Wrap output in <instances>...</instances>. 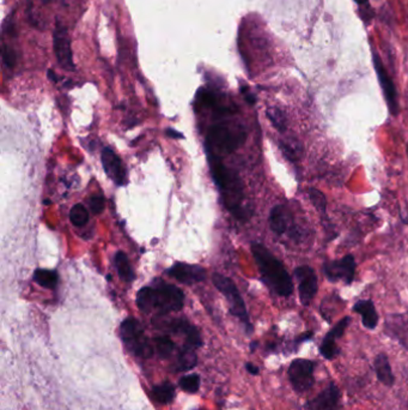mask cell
Listing matches in <instances>:
<instances>
[{"label":"cell","mask_w":408,"mask_h":410,"mask_svg":"<svg viewBox=\"0 0 408 410\" xmlns=\"http://www.w3.org/2000/svg\"><path fill=\"white\" fill-rule=\"evenodd\" d=\"M206 151L210 171L212 174L213 181L221 191L223 203L228 210L233 213L235 218H238V220H246L249 213L243 205L245 193L240 176L223 164L221 156L217 155L208 149H206Z\"/></svg>","instance_id":"1"},{"label":"cell","mask_w":408,"mask_h":410,"mask_svg":"<svg viewBox=\"0 0 408 410\" xmlns=\"http://www.w3.org/2000/svg\"><path fill=\"white\" fill-rule=\"evenodd\" d=\"M252 253L263 283L277 295L290 297L293 292V283L284 264L263 243H252Z\"/></svg>","instance_id":"2"},{"label":"cell","mask_w":408,"mask_h":410,"mask_svg":"<svg viewBox=\"0 0 408 410\" xmlns=\"http://www.w3.org/2000/svg\"><path fill=\"white\" fill-rule=\"evenodd\" d=\"M139 310L145 313L159 311V313L179 312L184 306V294L176 285L164 281L154 280V285L144 287L137 294Z\"/></svg>","instance_id":"3"},{"label":"cell","mask_w":408,"mask_h":410,"mask_svg":"<svg viewBox=\"0 0 408 410\" xmlns=\"http://www.w3.org/2000/svg\"><path fill=\"white\" fill-rule=\"evenodd\" d=\"M246 130L238 124H217L208 131L206 149L217 155L231 154L246 142Z\"/></svg>","instance_id":"4"},{"label":"cell","mask_w":408,"mask_h":410,"mask_svg":"<svg viewBox=\"0 0 408 410\" xmlns=\"http://www.w3.org/2000/svg\"><path fill=\"white\" fill-rule=\"evenodd\" d=\"M212 281L214 287L224 295L225 299L229 302L230 312L246 325L247 330H253L246 304H245V300H243L238 287L233 283V281L229 277L223 276L221 274H213Z\"/></svg>","instance_id":"5"},{"label":"cell","mask_w":408,"mask_h":410,"mask_svg":"<svg viewBox=\"0 0 408 410\" xmlns=\"http://www.w3.org/2000/svg\"><path fill=\"white\" fill-rule=\"evenodd\" d=\"M120 334L126 347L136 355L146 359L154 354V347L137 319L127 318L124 320L121 324Z\"/></svg>","instance_id":"6"},{"label":"cell","mask_w":408,"mask_h":410,"mask_svg":"<svg viewBox=\"0 0 408 410\" xmlns=\"http://www.w3.org/2000/svg\"><path fill=\"white\" fill-rule=\"evenodd\" d=\"M315 362L305 359H297L292 361L289 367V378L293 389L298 393H305L312 389L315 378H314Z\"/></svg>","instance_id":"7"},{"label":"cell","mask_w":408,"mask_h":410,"mask_svg":"<svg viewBox=\"0 0 408 410\" xmlns=\"http://www.w3.org/2000/svg\"><path fill=\"white\" fill-rule=\"evenodd\" d=\"M357 264L352 255H346L342 260H330L323 265V272L330 282L344 281L351 285L354 280Z\"/></svg>","instance_id":"8"},{"label":"cell","mask_w":408,"mask_h":410,"mask_svg":"<svg viewBox=\"0 0 408 410\" xmlns=\"http://www.w3.org/2000/svg\"><path fill=\"white\" fill-rule=\"evenodd\" d=\"M295 276L298 282V294L302 305L308 306L316 297L319 290L316 272L308 265L295 269Z\"/></svg>","instance_id":"9"},{"label":"cell","mask_w":408,"mask_h":410,"mask_svg":"<svg viewBox=\"0 0 408 410\" xmlns=\"http://www.w3.org/2000/svg\"><path fill=\"white\" fill-rule=\"evenodd\" d=\"M53 46H54L55 55L59 64L67 71H75V66L72 57L71 41L68 38V33L65 25L57 23L53 38Z\"/></svg>","instance_id":"10"},{"label":"cell","mask_w":408,"mask_h":410,"mask_svg":"<svg viewBox=\"0 0 408 410\" xmlns=\"http://www.w3.org/2000/svg\"><path fill=\"white\" fill-rule=\"evenodd\" d=\"M374 65H375L376 73L379 77L381 88L384 90V97L387 101L388 108L392 115L396 117L399 114V102H398V92L395 85L393 83L391 76L388 75L387 70L384 69L382 60L379 55H374Z\"/></svg>","instance_id":"11"},{"label":"cell","mask_w":408,"mask_h":410,"mask_svg":"<svg viewBox=\"0 0 408 410\" xmlns=\"http://www.w3.org/2000/svg\"><path fill=\"white\" fill-rule=\"evenodd\" d=\"M168 275L184 285L199 283L206 280V270L194 264L176 263L168 270Z\"/></svg>","instance_id":"12"},{"label":"cell","mask_w":408,"mask_h":410,"mask_svg":"<svg viewBox=\"0 0 408 410\" xmlns=\"http://www.w3.org/2000/svg\"><path fill=\"white\" fill-rule=\"evenodd\" d=\"M101 159H102L104 172L109 176V179H112L119 186L125 185L127 181V174L120 157L110 148H104Z\"/></svg>","instance_id":"13"},{"label":"cell","mask_w":408,"mask_h":410,"mask_svg":"<svg viewBox=\"0 0 408 410\" xmlns=\"http://www.w3.org/2000/svg\"><path fill=\"white\" fill-rule=\"evenodd\" d=\"M351 323L350 317H345L342 318L340 322L337 323V325L329 331L328 334L326 335L325 339L322 341L321 344V354L323 358L328 359V360H333L334 358L339 354V348L337 347V339H340L344 332H345L346 327H349Z\"/></svg>","instance_id":"14"},{"label":"cell","mask_w":408,"mask_h":410,"mask_svg":"<svg viewBox=\"0 0 408 410\" xmlns=\"http://www.w3.org/2000/svg\"><path fill=\"white\" fill-rule=\"evenodd\" d=\"M340 391L335 384H329L321 394L307 404V410H339Z\"/></svg>","instance_id":"15"},{"label":"cell","mask_w":408,"mask_h":410,"mask_svg":"<svg viewBox=\"0 0 408 410\" xmlns=\"http://www.w3.org/2000/svg\"><path fill=\"white\" fill-rule=\"evenodd\" d=\"M270 227L275 234L283 235L290 229L291 216L284 205H275L270 213Z\"/></svg>","instance_id":"16"},{"label":"cell","mask_w":408,"mask_h":410,"mask_svg":"<svg viewBox=\"0 0 408 410\" xmlns=\"http://www.w3.org/2000/svg\"><path fill=\"white\" fill-rule=\"evenodd\" d=\"M171 329L177 332V334H182L186 339V347L191 348V349H196L201 346V337L199 331L196 327H193L192 324L179 319L174 323H171Z\"/></svg>","instance_id":"17"},{"label":"cell","mask_w":408,"mask_h":410,"mask_svg":"<svg viewBox=\"0 0 408 410\" xmlns=\"http://www.w3.org/2000/svg\"><path fill=\"white\" fill-rule=\"evenodd\" d=\"M354 312L362 316L363 325L367 329H375L379 323V313L371 300H358L354 306Z\"/></svg>","instance_id":"18"},{"label":"cell","mask_w":408,"mask_h":410,"mask_svg":"<svg viewBox=\"0 0 408 410\" xmlns=\"http://www.w3.org/2000/svg\"><path fill=\"white\" fill-rule=\"evenodd\" d=\"M375 371L376 376L379 381L384 386H392L395 381L394 374H393L392 367L389 364L387 355L386 354H379L376 356L375 359Z\"/></svg>","instance_id":"19"},{"label":"cell","mask_w":408,"mask_h":410,"mask_svg":"<svg viewBox=\"0 0 408 410\" xmlns=\"http://www.w3.org/2000/svg\"><path fill=\"white\" fill-rule=\"evenodd\" d=\"M114 260H115V268H117V274H119L121 280L126 282V283L133 282L136 275H134L133 269L131 267L129 257H127L125 252H117Z\"/></svg>","instance_id":"20"},{"label":"cell","mask_w":408,"mask_h":410,"mask_svg":"<svg viewBox=\"0 0 408 410\" xmlns=\"http://www.w3.org/2000/svg\"><path fill=\"white\" fill-rule=\"evenodd\" d=\"M59 275L53 270L36 269L34 272V281L43 288L54 289L58 283Z\"/></svg>","instance_id":"21"},{"label":"cell","mask_w":408,"mask_h":410,"mask_svg":"<svg viewBox=\"0 0 408 410\" xmlns=\"http://www.w3.org/2000/svg\"><path fill=\"white\" fill-rule=\"evenodd\" d=\"M152 394H154L156 401L167 404L175 397V388L167 381V383H163L161 386H154Z\"/></svg>","instance_id":"22"},{"label":"cell","mask_w":408,"mask_h":410,"mask_svg":"<svg viewBox=\"0 0 408 410\" xmlns=\"http://www.w3.org/2000/svg\"><path fill=\"white\" fill-rule=\"evenodd\" d=\"M267 118L270 119L272 125L275 126L277 130L279 132H284L288 127V122H286V117L284 114L283 111L277 107H270L267 109Z\"/></svg>","instance_id":"23"},{"label":"cell","mask_w":408,"mask_h":410,"mask_svg":"<svg viewBox=\"0 0 408 410\" xmlns=\"http://www.w3.org/2000/svg\"><path fill=\"white\" fill-rule=\"evenodd\" d=\"M70 220L77 227H83L88 225L89 213L83 204H75L70 210Z\"/></svg>","instance_id":"24"},{"label":"cell","mask_w":408,"mask_h":410,"mask_svg":"<svg viewBox=\"0 0 408 410\" xmlns=\"http://www.w3.org/2000/svg\"><path fill=\"white\" fill-rule=\"evenodd\" d=\"M177 364H179V369L181 371H189L193 367H196V355L194 354V349L184 347V351L179 355Z\"/></svg>","instance_id":"25"},{"label":"cell","mask_w":408,"mask_h":410,"mask_svg":"<svg viewBox=\"0 0 408 410\" xmlns=\"http://www.w3.org/2000/svg\"><path fill=\"white\" fill-rule=\"evenodd\" d=\"M154 344H156V349H157L159 356L163 359L169 358L175 348V344L168 336H161V337L154 339Z\"/></svg>","instance_id":"26"},{"label":"cell","mask_w":408,"mask_h":410,"mask_svg":"<svg viewBox=\"0 0 408 410\" xmlns=\"http://www.w3.org/2000/svg\"><path fill=\"white\" fill-rule=\"evenodd\" d=\"M309 198H310L312 205L315 206V209L322 215H326L327 198H326L325 193L321 192L320 190L310 189L309 190Z\"/></svg>","instance_id":"27"},{"label":"cell","mask_w":408,"mask_h":410,"mask_svg":"<svg viewBox=\"0 0 408 410\" xmlns=\"http://www.w3.org/2000/svg\"><path fill=\"white\" fill-rule=\"evenodd\" d=\"M201 386V378L196 374L186 376L180 381V386L187 393H196Z\"/></svg>","instance_id":"28"},{"label":"cell","mask_w":408,"mask_h":410,"mask_svg":"<svg viewBox=\"0 0 408 410\" xmlns=\"http://www.w3.org/2000/svg\"><path fill=\"white\" fill-rule=\"evenodd\" d=\"M89 205H90V209L92 210V213H95V215H100L104 210L105 201H104V198L100 196V195H94L89 199Z\"/></svg>","instance_id":"29"},{"label":"cell","mask_w":408,"mask_h":410,"mask_svg":"<svg viewBox=\"0 0 408 410\" xmlns=\"http://www.w3.org/2000/svg\"><path fill=\"white\" fill-rule=\"evenodd\" d=\"M3 60L8 69H13L17 63L16 52L8 46L3 47Z\"/></svg>","instance_id":"30"},{"label":"cell","mask_w":408,"mask_h":410,"mask_svg":"<svg viewBox=\"0 0 408 410\" xmlns=\"http://www.w3.org/2000/svg\"><path fill=\"white\" fill-rule=\"evenodd\" d=\"M282 151L284 153V155L286 156L288 159L292 160V161H296L297 159H300V148L293 147L291 144H286L283 143L280 144Z\"/></svg>","instance_id":"31"},{"label":"cell","mask_w":408,"mask_h":410,"mask_svg":"<svg viewBox=\"0 0 408 410\" xmlns=\"http://www.w3.org/2000/svg\"><path fill=\"white\" fill-rule=\"evenodd\" d=\"M166 134H167V136H169L170 139H184V134H181V132H179V131L174 130V129H168V130L166 131Z\"/></svg>","instance_id":"32"},{"label":"cell","mask_w":408,"mask_h":410,"mask_svg":"<svg viewBox=\"0 0 408 410\" xmlns=\"http://www.w3.org/2000/svg\"><path fill=\"white\" fill-rule=\"evenodd\" d=\"M242 92H243V94H245V97H246L247 102L250 104V105H254L255 102H256V97H255L253 94H250V92H248V89L243 88L242 89Z\"/></svg>","instance_id":"33"},{"label":"cell","mask_w":408,"mask_h":410,"mask_svg":"<svg viewBox=\"0 0 408 410\" xmlns=\"http://www.w3.org/2000/svg\"><path fill=\"white\" fill-rule=\"evenodd\" d=\"M247 369H248V372L252 373V374H254V376H256V374H258V367H256V366H254V365L253 364H247Z\"/></svg>","instance_id":"34"},{"label":"cell","mask_w":408,"mask_h":410,"mask_svg":"<svg viewBox=\"0 0 408 410\" xmlns=\"http://www.w3.org/2000/svg\"><path fill=\"white\" fill-rule=\"evenodd\" d=\"M48 77H50V80H53V82H58V78H57V76L54 75V72L50 70L48 71Z\"/></svg>","instance_id":"35"},{"label":"cell","mask_w":408,"mask_h":410,"mask_svg":"<svg viewBox=\"0 0 408 410\" xmlns=\"http://www.w3.org/2000/svg\"><path fill=\"white\" fill-rule=\"evenodd\" d=\"M356 1H357V3L360 5L367 4V0H356Z\"/></svg>","instance_id":"36"},{"label":"cell","mask_w":408,"mask_h":410,"mask_svg":"<svg viewBox=\"0 0 408 410\" xmlns=\"http://www.w3.org/2000/svg\"><path fill=\"white\" fill-rule=\"evenodd\" d=\"M406 153H407V157H408V143H407V148H406Z\"/></svg>","instance_id":"37"}]
</instances>
